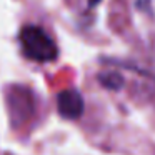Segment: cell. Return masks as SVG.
Here are the masks:
<instances>
[{
  "mask_svg": "<svg viewBox=\"0 0 155 155\" xmlns=\"http://www.w3.org/2000/svg\"><path fill=\"white\" fill-rule=\"evenodd\" d=\"M22 52L27 58L40 64L54 62L58 55V48L52 37L37 25H25L20 30Z\"/></svg>",
  "mask_w": 155,
  "mask_h": 155,
  "instance_id": "cell-1",
  "label": "cell"
},
{
  "mask_svg": "<svg viewBox=\"0 0 155 155\" xmlns=\"http://www.w3.org/2000/svg\"><path fill=\"white\" fill-rule=\"evenodd\" d=\"M84 98H82L80 92L75 88H67V90L60 92L57 97V110L67 120H75V118L82 117L84 114Z\"/></svg>",
  "mask_w": 155,
  "mask_h": 155,
  "instance_id": "cell-2",
  "label": "cell"
},
{
  "mask_svg": "<svg viewBox=\"0 0 155 155\" xmlns=\"http://www.w3.org/2000/svg\"><path fill=\"white\" fill-rule=\"evenodd\" d=\"M8 107H10L15 122H20L22 118L30 115L34 112V102L28 97V90L14 87L10 90V95H8Z\"/></svg>",
  "mask_w": 155,
  "mask_h": 155,
  "instance_id": "cell-3",
  "label": "cell"
},
{
  "mask_svg": "<svg viewBox=\"0 0 155 155\" xmlns=\"http://www.w3.org/2000/svg\"><path fill=\"white\" fill-rule=\"evenodd\" d=\"M98 82H100L105 88L118 90V88H122V85H124V77H122L118 72H104V74L98 75Z\"/></svg>",
  "mask_w": 155,
  "mask_h": 155,
  "instance_id": "cell-4",
  "label": "cell"
},
{
  "mask_svg": "<svg viewBox=\"0 0 155 155\" xmlns=\"http://www.w3.org/2000/svg\"><path fill=\"white\" fill-rule=\"evenodd\" d=\"M98 2H100V0H88V5H90V7H95Z\"/></svg>",
  "mask_w": 155,
  "mask_h": 155,
  "instance_id": "cell-5",
  "label": "cell"
}]
</instances>
